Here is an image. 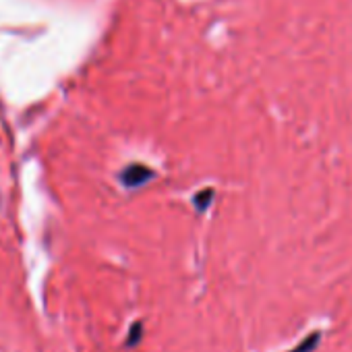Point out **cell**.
<instances>
[{
  "label": "cell",
  "mask_w": 352,
  "mask_h": 352,
  "mask_svg": "<svg viewBox=\"0 0 352 352\" xmlns=\"http://www.w3.org/2000/svg\"><path fill=\"white\" fill-rule=\"evenodd\" d=\"M149 179H153V172L147 168V166H141V164H133V166H126V170H122L120 174V181L124 187L133 189V187H141L145 185Z\"/></svg>",
  "instance_id": "cell-1"
},
{
  "label": "cell",
  "mask_w": 352,
  "mask_h": 352,
  "mask_svg": "<svg viewBox=\"0 0 352 352\" xmlns=\"http://www.w3.org/2000/svg\"><path fill=\"white\" fill-rule=\"evenodd\" d=\"M319 340H321V336H319V331H315V333H311L300 346H296L294 352H311V350H315V346L319 344Z\"/></svg>",
  "instance_id": "cell-2"
}]
</instances>
